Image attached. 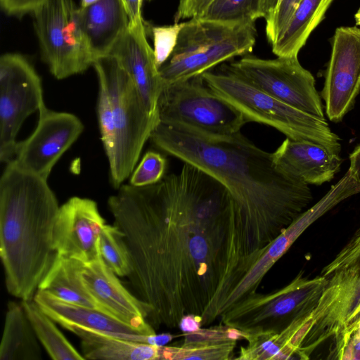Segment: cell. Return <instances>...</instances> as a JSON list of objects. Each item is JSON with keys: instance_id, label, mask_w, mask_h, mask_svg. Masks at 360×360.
I'll list each match as a JSON object with an SVG mask.
<instances>
[{"instance_id": "1", "label": "cell", "mask_w": 360, "mask_h": 360, "mask_svg": "<svg viewBox=\"0 0 360 360\" xmlns=\"http://www.w3.org/2000/svg\"><path fill=\"white\" fill-rule=\"evenodd\" d=\"M108 205L124 234L128 277L148 322L175 328L186 314L201 316L229 263L234 206L227 189L184 162L153 185L121 186Z\"/></svg>"}, {"instance_id": "2", "label": "cell", "mask_w": 360, "mask_h": 360, "mask_svg": "<svg viewBox=\"0 0 360 360\" xmlns=\"http://www.w3.org/2000/svg\"><path fill=\"white\" fill-rule=\"evenodd\" d=\"M150 139L165 153L220 182L234 206L231 231L240 261L271 243L313 200L307 184L275 162L240 131L209 135L159 122Z\"/></svg>"}, {"instance_id": "3", "label": "cell", "mask_w": 360, "mask_h": 360, "mask_svg": "<svg viewBox=\"0 0 360 360\" xmlns=\"http://www.w3.org/2000/svg\"><path fill=\"white\" fill-rule=\"evenodd\" d=\"M59 207L47 180L6 164L0 179V256L7 290L17 298L33 299L52 264Z\"/></svg>"}, {"instance_id": "4", "label": "cell", "mask_w": 360, "mask_h": 360, "mask_svg": "<svg viewBox=\"0 0 360 360\" xmlns=\"http://www.w3.org/2000/svg\"><path fill=\"white\" fill-rule=\"evenodd\" d=\"M93 67L99 86L105 89L110 101L115 146L108 160L111 182L119 188L134 172L160 120L149 112L133 79L115 56L98 58Z\"/></svg>"}, {"instance_id": "5", "label": "cell", "mask_w": 360, "mask_h": 360, "mask_svg": "<svg viewBox=\"0 0 360 360\" xmlns=\"http://www.w3.org/2000/svg\"><path fill=\"white\" fill-rule=\"evenodd\" d=\"M202 77L208 87L237 108L248 122L274 127L287 138L319 144L339 154L340 139L321 118L297 109L259 90L226 66L208 71Z\"/></svg>"}, {"instance_id": "6", "label": "cell", "mask_w": 360, "mask_h": 360, "mask_svg": "<svg viewBox=\"0 0 360 360\" xmlns=\"http://www.w3.org/2000/svg\"><path fill=\"white\" fill-rule=\"evenodd\" d=\"M255 23H226L200 18L184 22L175 49L159 68L165 86L201 76L253 49Z\"/></svg>"}, {"instance_id": "7", "label": "cell", "mask_w": 360, "mask_h": 360, "mask_svg": "<svg viewBox=\"0 0 360 360\" xmlns=\"http://www.w3.org/2000/svg\"><path fill=\"white\" fill-rule=\"evenodd\" d=\"M328 276L308 278L300 271L288 285L266 294L248 296L221 315V323L248 334L281 332L314 307Z\"/></svg>"}, {"instance_id": "8", "label": "cell", "mask_w": 360, "mask_h": 360, "mask_svg": "<svg viewBox=\"0 0 360 360\" xmlns=\"http://www.w3.org/2000/svg\"><path fill=\"white\" fill-rule=\"evenodd\" d=\"M359 304L360 262L329 275L314 307L301 317L290 338L292 346L301 347L298 358L308 359L317 347L332 338L334 347L330 352L335 349Z\"/></svg>"}, {"instance_id": "9", "label": "cell", "mask_w": 360, "mask_h": 360, "mask_svg": "<svg viewBox=\"0 0 360 360\" xmlns=\"http://www.w3.org/2000/svg\"><path fill=\"white\" fill-rule=\"evenodd\" d=\"M73 0H50L32 14L41 60L58 79L83 73L95 58Z\"/></svg>"}, {"instance_id": "10", "label": "cell", "mask_w": 360, "mask_h": 360, "mask_svg": "<svg viewBox=\"0 0 360 360\" xmlns=\"http://www.w3.org/2000/svg\"><path fill=\"white\" fill-rule=\"evenodd\" d=\"M158 111L160 122L209 135H231L248 122L237 108L207 86L202 76L165 86Z\"/></svg>"}, {"instance_id": "11", "label": "cell", "mask_w": 360, "mask_h": 360, "mask_svg": "<svg viewBox=\"0 0 360 360\" xmlns=\"http://www.w3.org/2000/svg\"><path fill=\"white\" fill-rule=\"evenodd\" d=\"M227 68L249 84L297 109L325 118L312 74L298 56L264 59L245 56Z\"/></svg>"}, {"instance_id": "12", "label": "cell", "mask_w": 360, "mask_h": 360, "mask_svg": "<svg viewBox=\"0 0 360 360\" xmlns=\"http://www.w3.org/2000/svg\"><path fill=\"white\" fill-rule=\"evenodd\" d=\"M41 80L22 55L7 53L0 58V160L15 156L18 133L25 119L44 103Z\"/></svg>"}, {"instance_id": "13", "label": "cell", "mask_w": 360, "mask_h": 360, "mask_svg": "<svg viewBox=\"0 0 360 360\" xmlns=\"http://www.w3.org/2000/svg\"><path fill=\"white\" fill-rule=\"evenodd\" d=\"M38 110L36 129L27 139L18 142L11 161L47 180L56 163L80 136L84 125L75 115L51 110L44 102Z\"/></svg>"}, {"instance_id": "14", "label": "cell", "mask_w": 360, "mask_h": 360, "mask_svg": "<svg viewBox=\"0 0 360 360\" xmlns=\"http://www.w3.org/2000/svg\"><path fill=\"white\" fill-rule=\"evenodd\" d=\"M330 44L321 96L328 119L339 122L354 108L360 92V28L337 27Z\"/></svg>"}, {"instance_id": "15", "label": "cell", "mask_w": 360, "mask_h": 360, "mask_svg": "<svg viewBox=\"0 0 360 360\" xmlns=\"http://www.w3.org/2000/svg\"><path fill=\"white\" fill-rule=\"evenodd\" d=\"M105 224L94 200L70 198L59 207L54 224L53 243L56 254L83 263L101 257L99 236Z\"/></svg>"}, {"instance_id": "16", "label": "cell", "mask_w": 360, "mask_h": 360, "mask_svg": "<svg viewBox=\"0 0 360 360\" xmlns=\"http://www.w3.org/2000/svg\"><path fill=\"white\" fill-rule=\"evenodd\" d=\"M81 278L104 312L144 335L156 334L145 304L124 287L102 257L83 263Z\"/></svg>"}, {"instance_id": "17", "label": "cell", "mask_w": 360, "mask_h": 360, "mask_svg": "<svg viewBox=\"0 0 360 360\" xmlns=\"http://www.w3.org/2000/svg\"><path fill=\"white\" fill-rule=\"evenodd\" d=\"M144 20L129 26L110 53L130 75L149 112L158 116V103L165 84L146 37Z\"/></svg>"}, {"instance_id": "18", "label": "cell", "mask_w": 360, "mask_h": 360, "mask_svg": "<svg viewBox=\"0 0 360 360\" xmlns=\"http://www.w3.org/2000/svg\"><path fill=\"white\" fill-rule=\"evenodd\" d=\"M34 301L56 323L70 331L83 329L158 346L157 334L147 335L100 310L71 304L37 290Z\"/></svg>"}, {"instance_id": "19", "label": "cell", "mask_w": 360, "mask_h": 360, "mask_svg": "<svg viewBox=\"0 0 360 360\" xmlns=\"http://www.w3.org/2000/svg\"><path fill=\"white\" fill-rule=\"evenodd\" d=\"M276 165L308 185H321L339 172L342 159L323 146L310 141L286 138L274 152Z\"/></svg>"}, {"instance_id": "20", "label": "cell", "mask_w": 360, "mask_h": 360, "mask_svg": "<svg viewBox=\"0 0 360 360\" xmlns=\"http://www.w3.org/2000/svg\"><path fill=\"white\" fill-rule=\"evenodd\" d=\"M79 15L95 60L110 53L129 22L122 0H97L79 6Z\"/></svg>"}, {"instance_id": "21", "label": "cell", "mask_w": 360, "mask_h": 360, "mask_svg": "<svg viewBox=\"0 0 360 360\" xmlns=\"http://www.w3.org/2000/svg\"><path fill=\"white\" fill-rule=\"evenodd\" d=\"M82 264L83 262L79 260L56 254L38 290L63 301L104 312L83 283L81 278Z\"/></svg>"}, {"instance_id": "22", "label": "cell", "mask_w": 360, "mask_h": 360, "mask_svg": "<svg viewBox=\"0 0 360 360\" xmlns=\"http://www.w3.org/2000/svg\"><path fill=\"white\" fill-rule=\"evenodd\" d=\"M72 333L82 340L86 359L159 360L160 346L129 340L83 329Z\"/></svg>"}, {"instance_id": "23", "label": "cell", "mask_w": 360, "mask_h": 360, "mask_svg": "<svg viewBox=\"0 0 360 360\" xmlns=\"http://www.w3.org/2000/svg\"><path fill=\"white\" fill-rule=\"evenodd\" d=\"M38 340L22 304L10 301L0 345V360H41Z\"/></svg>"}, {"instance_id": "24", "label": "cell", "mask_w": 360, "mask_h": 360, "mask_svg": "<svg viewBox=\"0 0 360 360\" xmlns=\"http://www.w3.org/2000/svg\"><path fill=\"white\" fill-rule=\"evenodd\" d=\"M333 1L302 0L287 27L271 44L273 53L280 57L298 56Z\"/></svg>"}, {"instance_id": "25", "label": "cell", "mask_w": 360, "mask_h": 360, "mask_svg": "<svg viewBox=\"0 0 360 360\" xmlns=\"http://www.w3.org/2000/svg\"><path fill=\"white\" fill-rule=\"evenodd\" d=\"M21 304L35 332L49 356L53 360L86 359L68 340L51 319L33 299L22 300Z\"/></svg>"}, {"instance_id": "26", "label": "cell", "mask_w": 360, "mask_h": 360, "mask_svg": "<svg viewBox=\"0 0 360 360\" xmlns=\"http://www.w3.org/2000/svg\"><path fill=\"white\" fill-rule=\"evenodd\" d=\"M269 0H213L198 17L226 23H255L268 14Z\"/></svg>"}, {"instance_id": "27", "label": "cell", "mask_w": 360, "mask_h": 360, "mask_svg": "<svg viewBox=\"0 0 360 360\" xmlns=\"http://www.w3.org/2000/svg\"><path fill=\"white\" fill-rule=\"evenodd\" d=\"M101 256L118 276H128L131 271L129 252L124 234L116 225L105 224L99 236Z\"/></svg>"}, {"instance_id": "28", "label": "cell", "mask_w": 360, "mask_h": 360, "mask_svg": "<svg viewBox=\"0 0 360 360\" xmlns=\"http://www.w3.org/2000/svg\"><path fill=\"white\" fill-rule=\"evenodd\" d=\"M236 340L216 343H189L181 346H160V359L228 360L231 358Z\"/></svg>"}, {"instance_id": "29", "label": "cell", "mask_w": 360, "mask_h": 360, "mask_svg": "<svg viewBox=\"0 0 360 360\" xmlns=\"http://www.w3.org/2000/svg\"><path fill=\"white\" fill-rule=\"evenodd\" d=\"M166 167L165 157L158 152L148 151L133 172L129 184L136 187L153 185L164 177Z\"/></svg>"}, {"instance_id": "30", "label": "cell", "mask_w": 360, "mask_h": 360, "mask_svg": "<svg viewBox=\"0 0 360 360\" xmlns=\"http://www.w3.org/2000/svg\"><path fill=\"white\" fill-rule=\"evenodd\" d=\"M183 22L151 27L153 52L158 69L169 59L177 43Z\"/></svg>"}, {"instance_id": "31", "label": "cell", "mask_w": 360, "mask_h": 360, "mask_svg": "<svg viewBox=\"0 0 360 360\" xmlns=\"http://www.w3.org/2000/svg\"><path fill=\"white\" fill-rule=\"evenodd\" d=\"M183 344L189 343H216L238 339L247 340L248 334L233 328L220 324L208 328H200L191 333H184Z\"/></svg>"}, {"instance_id": "32", "label": "cell", "mask_w": 360, "mask_h": 360, "mask_svg": "<svg viewBox=\"0 0 360 360\" xmlns=\"http://www.w3.org/2000/svg\"><path fill=\"white\" fill-rule=\"evenodd\" d=\"M97 114L101 141L108 158L115 146V129L112 121V110L109 96L104 88L99 86Z\"/></svg>"}, {"instance_id": "33", "label": "cell", "mask_w": 360, "mask_h": 360, "mask_svg": "<svg viewBox=\"0 0 360 360\" xmlns=\"http://www.w3.org/2000/svg\"><path fill=\"white\" fill-rule=\"evenodd\" d=\"M302 0H283L277 11L265 18V32L271 45L290 23Z\"/></svg>"}, {"instance_id": "34", "label": "cell", "mask_w": 360, "mask_h": 360, "mask_svg": "<svg viewBox=\"0 0 360 360\" xmlns=\"http://www.w3.org/2000/svg\"><path fill=\"white\" fill-rule=\"evenodd\" d=\"M360 262V228L334 259L325 266L321 275L328 276L334 271Z\"/></svg>"}, {"instance_id": "35", "label": "cell", "mask_w": 360, "mask_h": 360, "mask_svg": "<svg viewBox=\"0 0 360 360\" xmlns=\"http://www.w3.org/2000/svg\"><path fill=\"white\" fill-rule=\"evenodd\" d=\"M50 0H0V6L8 15L17 18L33 14Z\"/></svg>"}, {"instance_id": "36", "label": "cell", "mask_w": 360, "mask_h": 360, "mask_svg": "<svg viewBox=\"0 0 360 360\" xmlns=\"http://www.w3.org/2000/svg\"><path fill=\"white\" fill-rule=\"evenodd\" d=\"M213 0H180L174 14V22L199 16Z\"/></svg>"}, {"instance_id": "37", "label": "cell", "mask_w": 360, "mask_h": 360, "mask_svg": "<svg viewBox=\"0 0 360 360\" xmlns=\"http://www.w3.org/2000/svg\"><path fill=\"white\" fill-rule=\"evenodd\" d=\"M360 328L351 335L336 359L360 360Z\"/></svg>"}, {"instance_id": "38", "label": "cell", "mask_w": 360, "mask_h": 360, "mask_svg": "<svg viewBox=\"0 0 360 360\" xmlns=\"http://www.w3.org/2000/svg\"><path fill=\"white\" fill-rule=\"evenodd\" d=\"M360 328V304L359 307L356 309L352 316L349 320L346 330L344 333L342 338L338 346V347L334 349L330 354L331 356H334L335 357L342 349L345 347L347 342L350 338L351 335L357 330Z\"/></svg>"}, {"instance_id": "39", "label": "cell", "mask_w": 360, "mask_h": 360, "mask_svg": "<svg viewBox=\"0 0 360 360\" xmlns=\"http://www.w3.org/2000/svg\"><path fill=\"white\" fill-rule=\"evenodd\" d=\"M143 1V0H122L130 23L143 21L142 17Z\"/></svg>"}, {"instance_id": "40", "label": "cell", "mask_w": 360, "mask_h": 360, "mask_svg": "<svg viewBox=\"0 0 360 360\" xmlns=\"http://www.w3.org/2000/svg\"><path fill=\"white\" fill-rule=\"evenodd\" d=\"M201 316L195 314H186L181 319L179 328L184 333H191L201 328Z\"/></svg>"}, {"instance_id": "41", "label": "cell", "mask_w": 360, "mask_h": 360, "mask_svg": "<svg viewBox=\"0 0 360 360\" xmlns=\"http://www.w3.org/2000/svg\"><path fill=\"white\" fill-rule=\"evenodd\" d=\"M350 166L349 170L354 179L360 185V144L355 147L349 155Z\"/></svg>"}, {"instance_id": "42", "label": "cell", "mask_w": 360, "mask_h": 360, "mask_svg": "<svg viewBox=\"0 0 360 360\" xmlns=\"http://www.w3.org/2000/svg\"><path fill=\"white\" fill-rule=\"evenodd\" d=\"M275 1L276 0H269V4H268V14H270L272 11L274 10V5H275ZM266 15V16H267Z\"/></svg>"}, {"instance_id": "43", "label": "cell", "mask_w": 360, "mask_h": 360, "mask_svg": "<svg viewBox=\"0 0 360 360\" xmlns=\"http://www.w3.org/2000/svg\"><path fill=\"white\" fill-rule=\"evenodd\" d=\"M354 20L356 22V25L357 26H360V7L359 8V9L357 10L354 15Z\"/></svg>"}, {"instance_id": "44", "label": "cell", "mask_w": 360, "mask_h": 360, "mask_svg": "<svg viewBox=\"0 0 360 360\" xmlns=\"http://www.w3.org/2000/svg\"><path fill=\"white\" fill-rule=\"evenodd\" d=\"M97 0H81V4L80 6L84 7L88 5H90L93 4L94 2L96 1Z\"/></svg>"}, {"instance_id": "45", "label": "cell", "mask_w": 360, "mask_h": 360, "mask_svg": "<svg viewBox=\"0 0 360 360\" xmlns=\"http://www.w3.org/2000/svg\"><path fill=\"white\" fill-rule=\"evenodd\" d=\"M148 1H150V0H148Z\"/></svg>"}]
</instances>
